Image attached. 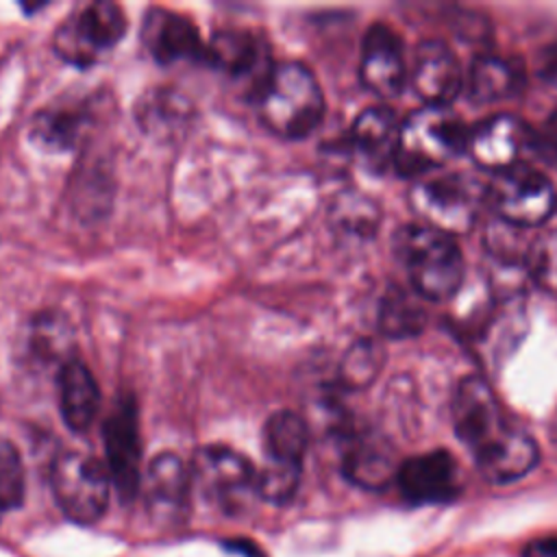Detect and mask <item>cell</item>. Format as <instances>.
<instances>
[{
	"mask_svg": "<svg viewBox=\"0 0 557 557\" xmlns=\"http://www.w3.org/2000/svg\"><path fill=\"white\" fill-rule=\"evenodd\" d=\"M257 115L283 139L313 133L324 115V96L313 72L298 61L270 67L257 89Z\"/></svg>",
	"mask_w": 557,
	"mask_h": 557,
	"instance_id": "1",
	"label": "cell"
},
{
	"mask_svg": "<svg viewBox=\"0 0 557 557\" xmlns=\"http://www.w3.org/2000/svg\"><path fill=\"white\" fill-rule=\"evenodd\" d=\"M413 292L426 300L450 298L463 281V255L455 237L426 224H409L396 237Z\"/></svg>",
	"mask_w": 557,
	"mask_h": 557,
	"instance_id": "2",
	"label": "cell"
},
{
	"mask_svg": "<svg viewBox=\"0 0 557 557\" xmlns=\"http://www.w3.org/2000/svg\"><path fill=\"white\" fill-rule=\"evenodd\" d=\"M468 131L450 107L424 104L400 122L394 168L405 176L426 174L466 150Z\"/></svg>",
	"mask_w": 557,
	"mask_h": 557,
	"instance_id": "3",
	"label": "cell"
},
{
	"mask_svg": "<svg viewBox=\"0 0 557 557\" xmlns=\"http://www.w3.org/2000/svg\"><path fill=\"white\" fill-rule=\"evenodd\" d=\"M50 485L70 520L94 524L109 507L113 481L107 463L87 453L67 450L52 461Z\"/></svg>",
	"mask_w": 557,
	"mask_h": 557,
	"instance_id": "4",
	"label": "cell"
},
{
	"mask_svg": "<svg viewBox=\"0 0 557 557\" xmlns=\"http://www.w3.org/2000/svg\"><path fill=\"white\" fill-rule=\"evenodd\" d=\"M194 487L220 511L239 513L257 496V470L237 450L211 444L200 448L191 461Z\"/></svg>",
	"mask_w": 557,
	"mask_h": 557,
	"instance_id": "5",
	"label": "cell"
},
{
	"mask_svg": "<svg viewBox=\"0 0 557 557\" xmlns=\"http://www.w3.org/2000/svg\"><path fill=\"white\" fill-rule=\"evenodd\" d=\"M487 200L509 226H542L557 209V189L548 176L520 163L492 176Z\"/></svg>",
	"mask_w": 557,
	"mask_h": 557,
	"instance_id": "6",
	"label": "cell"
},
{
	"mask_svg": "<svg viewBox=\"0 0 557 557\" xmlns=\"http://www.w3.org/2000/svg\"><path fill=\"white\" fill-rule=\"evenodd\" d=\"M481 198L479 185L461 174L422 178L409 194L413 213L426 226L448 235L466 233L474 224Z\"/></svg>",
	"mask_w": 557,
	"mask_h": 557,
	"instance_id": "7",
	"label": "cell"
},
{
	"mask_svg": "<svg viewBox=\"0 0 557 557\" xmlns=\"http://www.w3.org/2000/svg\"><path fill=\"white\" fill-rule=\"evenodd\" d=\"M453 426L474 459L492 450L516 429L505 420L494 389L479 374L459 381L453 396Z\"/></svg>",
	"mask_w": 557,
	"mask_h": 557,
	"instance_id": "8",
	"label": "cell"
},
{
	"mask_svg": "<svg viewBox=\"0 0 557 557\" xmlns=\"http://www.w3.org/2000/svg\"><path fill=\"white\" fill-rule=\"evenodd\" d=\"M126 33V17L113 2H89L76 9L54 35V50L72 65H91Z\"/></svg>",
	"mask_w": 557,
	"mask_h": 557,
	"instance_id": "9",
	"label": "cell"
},
{
	"mask_svg": "<svg viewBox=\"0 0 557 557\" xmlns=\"http://www.w3.org/2000/svg\"><path fill=\"white\" fill-rule=\"evenodd\" d=\"M191 487V468H187L181 457L174 453L157 455L141 479L144 503L152 522L165 529L183 524L189 511Z\"/></svg>",
	"mask_w": 557,
	"mask_h": 557,
	"instance_id": "10",
	"label": "cell"
},
{
	"mask_svg": "<svg viewBox=\"0 0 557 557\" xmlns=\"http://www.w3.org/2000/svg\"><path fill=\"white\" fill-rule=\"evenodd\" d=\"M533 146L535 135L520 117L496 113L468 133L466 150L479 168L498 174L520 165L527 150Z\"/></svg>",
	"mask_w": 557,
	"mask_h": 557,
	"instance_id": "11",
	"label": "cell"
},
{
	"mask_svg": "<svg viewBox=\"0 0 557 557\" xmlns=\"http://www.w3.org/2000/svg\"><path fill=\"white\" fill-rule=\"evenodd\" d=\"M107 468L122 500L133 498L141 487L139 429L133 398H124L104 422Z\"/></svg>",
	"mask_w": 557,
	"mask_h": 557,
	"instance_id": "12",
	"label": "cell"
},
{
	"mask_svg": "<svg viewBox=\"0 0 557 557\" xmlns=\"http://www.w3.org/2000/svg\"><path fill=\"white\" fill-rule=\"evenodd\" d=\"M359 76L379 98H396L405 87V59L398 35L387 24H372L361 44Z\"/></svg>",
	"mask_w": 557,
	"mask_h": 557,
	"instance_id": "13",
	"label": "cell"
},
{
	"mask_svg": "<svg viewBox=\"0 0 557 557\" xmlns=\"http://www.w3.org/2000/svg\"><path fill=\"white\" fill-rule=\"evenodd\" d=\"M398 487L409 503H446L459 492L457 463L446 450H431L409 457L396 474Z\"/></svg>",
	"mask_w": 557,
	"mask_h": 557,
	"instance_id": "14",
	"label": "cell"
},
{
	"mask_svg": "<svg viewBox=\"0 0 557 557\" xmlns=\"http://www.w3.org/2000/svg\"><path fill=\"white\" fill-rule=\"evenodd\" d=\"M141 41L159 63L205 59V44L194 22L170 9L154 7L144 15Z\"/></svg>",
	"mask_w": 557,
	"mask_h": 557,
	"instance_id": "15",
	"label": "cell"
},
{
	"mask_svg": "<svg viewBox=\"0 0 557 557\" xmlns=\"http://www.w3.org/2000/svg\"><path fill=\"white\" fill-rule=\"evenodd\" d=\"M461 67L453 50L440 39H424L416 48L411 83L426 104L448 107L461 89Z\"/></svg>",
	"mask_w": 557,
	"mask_h": 557,
	"instance_id": "16",
	"label": "cell"
},
{
	"mask_svg": "<svg viewBox=\"0 0 557 557\" xmlns=\"http://www.w3.org/2000/svg\"><path fill=\"white\" fill-rule=\"evenodd\" d=\"M350 141L370 170L383 172L394 165L400 141V120L387 107H370L357 115Z\"/></svg>",
	"mask_w": 557,
	"mask_h": 557,
	"instance_id": "17",
	"label": "cell"
},
{
	"mask_svg": "<svg viewBox=\"0 0 557 557\" xmlns=\"http://www.w3.org/2000/svg\"><path fill=\"white\" fill-rule=\"evenodd\" d=\"M100 405V389L91 370L78 359L67 357L59 370V409L72 431H85Z\"/></svg>",
	"mask_w": 557,
	"mask_h": 557,
	"instance_id": "18",
	"label": "cell"
},
{
	"mask_svg": "<svg viewBox=\"0 0 557 557\" xmlns=\"http://www.w3.org/2000/svg\"><path fill=\"white\" fill-rule=\"evenodd\" d=\"M400 463H396L394 450L385 440L374 435H357L350 440L342 470L348 481L366 490H381L396 479Z\"/></svg>",
	"mask_w": 557,
	"mask_h": 557,
	"instance_id": "19",
	"label": "cell"
},
{
	"mask_svg": "<svg viewBox=\"0 0 557 557\" xmlns=\"http://www.w3.org/2000/svg\"><path fill=\"white\" fill-rule=\"evenodd\" d=\"M522 70L503 57L479 54L468 72V94L474 102H494L522 89Z\"/></svg>",
	"mask_w": 557,
	"mask_h": 557,
	"instance_id": "20",
	"label": "cell"
},
{
	"mask_svg": "<svg viewBox=\"0 0 557 557\" xmlns=\"http://www.w3.org/2000/svg\"><path fill=\"white\" fill-rule=\"evenodd\" d=\"M263 57L259 39L239 28L218 30L209 44H205V61L218 70L228 72L231 76H246L259 67Z\"/></svg>",
	"mask_w": 557,
	"mask_h": 557,
	"instance_id": "21",
	"label": "cell"
},
{
	"mask_svg": "<svg viewBox=\"0 0 557 557\" xmlns=\"http://www.w3.org/2000/svg\"><path fill=\"white\" fill-rule=\"evenodd\" d=\"M307 424L294 411H276L265 420L263 426V450L265 461L281 466L302 468V459L307 453Z\"/></svg>",
	"mask_w": 557,
	"mask_h": 557,
	"instance_id": "22",
	"label": "cell"
},
{
	"mask_svg": "<svg viewBox=\"0 0 557 557\" xmlns=\"http://www.w3.org/2000/svg\"><path fill=\"white\" fill-rule=\"evenodd\" d=\"M426 313L422 305L405 289L392 287L379 309V329L387 337H409L422 331Z\"/></svg>",
	"mask_w": 557,
	"mask_h": 557,
	"instance_id": "23",
	"label": "cell"
},
{
	"mask_svg": "<svg viewBox=\"0 0 557 557\" xmlns=\"http://www.w3.org/2000/svg\"><path fill=\"white\" fill-rule=\"evenodd\" d=\"M83 126V117L78 111L52 107L48 111H41L30 126L33 139L48 150H65L70 148Z\"/></svg>",
	"mask_w": 557,
	"mask_h": 557,
	"instance_id": "24",
	"label": "cell"
},
{
	"mask_svg": "<svg viewBox=\"0 0 557 557\" xmlns=\"http://www.w3.org/2000/svg\"><path fill=\"white\" fill-rule=\"evenodd\" d=\"M383 366V352L372 339H359L348 348L339 366V379L346 387L359 389L370 385Z\"/></svg>",
	"mask_w": 557,
	"mask_h": 557,
	"instance_id": "25",
	"label": "cell"
},
{
	"mask_svg": "<svg viewBox=\"0 0 557 557\" xmlns=\"http://www.w3.org/2000/svg\"><path fill=\"white\" fill-rule=\"evenodd\" d=\"M300 474L302 468L265 461V466L257 470V496L272 505H285L294 498L300 485Z\"/></svg>",
	"mask_w": 557,
	"mask_h": 557,
	"instance_id": "26",
	"label": "cell"
},
{
	"mask_svg": "<svg viewBox=\"0 0 557 557\" xmlns=\"http://www.w3.org/2000/svg\"><path fill=\"white\" fill-rule=\"evenodd\" d=\"M24 466L17 448L0 437V513L17 509L24 503Z\"/></svg>",
	"mask_w": 557,
	"mask_h": 557,
	"instance_id": "27",
	"label": "cell"
},
{
	"mask_svg": "<svg viewBox=\"0 0 557 557\" xmlns=\"http://www.w3.org/2000/svg\"><path fill=\"white\" fill-rule=\"evenodd\" d=\"M529 265L533 276L548 289H557V231L546 233L531 248Z\"/></svg>",
	"mask_w": 557,
	"mask_h": 557,
	"instance_id": "28",
	"label": "cell"
},
{
	"mask_svg": "<svg viewBox=\"0 0 557 557\" xmlns=\"http://www.w3.org/2000/svg\"><path fill=\"white\" fill-rule=\"evenodd\" d=\"M533 148H537L542 159L557 170V111L550 113V117L546 120L540 135H535Z\"/></svg>",
	"mask_w": 557,
	"mask_h": 557,
	"instance_id": "29",
	"label": "cell"
},
{
	"mask_svg": "<svg viewBox=\"0 0 557 557\" xmlns=\"http://www.w3.org/2000/svg\"><path fill=\"white\" fill-rule=\"evenodd\" d=\"M537 74L544 83L557 89V39L542 48L537 57Z\"/></svg>",
	"mask_w": 557,
	"mask_h": 557,
	"instance_id": "30",
	"label": "cell"
},
{
	"mask_svg": "<svg viewBox=\"0 0 557 557\" xmlns=\"http://www.w3.org/2000/svg\"><path fill=\"white\" fill-rule=\"evenodd\" d=\"M522 557H557V537H537L522 548Z\"/></svg>",
	"mask_w": 557,
	"mask_h": 557,
	"instance_id": "31",
	"label": "cell"
},
{
	"mask_svg": "<svg viewBox=\"0 0 557 557\" xmlns=\"http://www.w3.org/2000/svg\"><path fill=\"white\" fill-rule=\"evenodd\" d=\"M228 546H231L233 550H237V553H244L246 557H263L261 550H259L255 544H250V542H231Z\"/></svg>",
	"mask_w": 557,
	"mask_h": 557,
	"instance_id": "32",
	"label": "cell"
}]
</instances>
